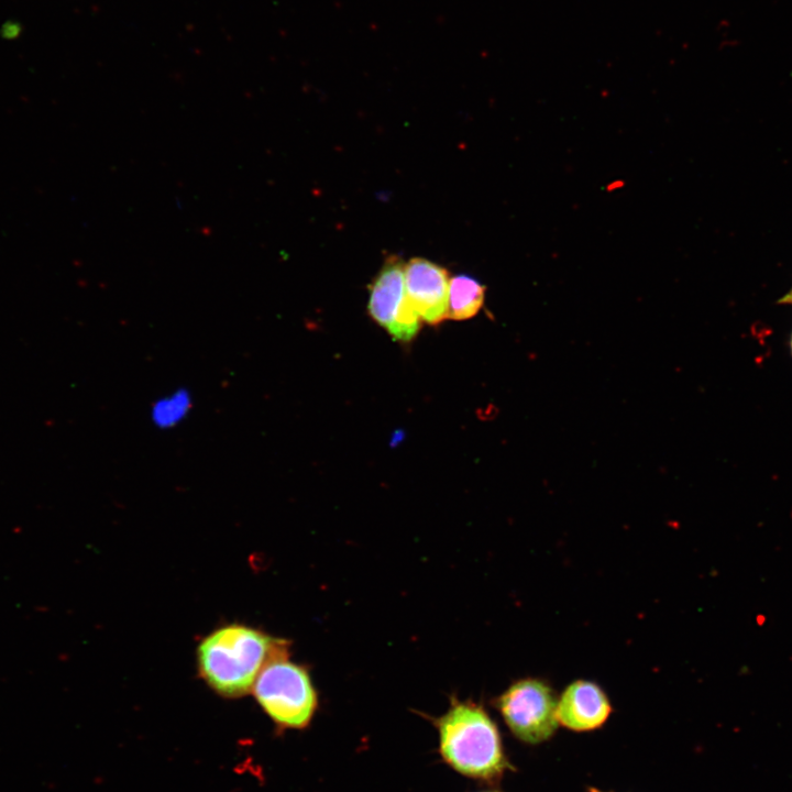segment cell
<instances>
[{"mask_svg": "<svg viewBox=\"0 0 792 792\" xmlns=\"http://www.w3.org/2000/svg\"><path fill=\"white\" fill-rule=\"evenodd\" d=\"M290 652V641L245 623L221 624L196 647L198 676L217 695L240 698L251 693L267 662Z\"/></svg>", "mask_w": 792, "mask_h": 792, "instance_id": "6da1fadb", "label": "cell"}, {"mask_svg": "<svg viewBox=\"0 0 792 792\" xmlns=\"http://www.w3.org/2000/svg\"><path fill=\"white\" fill-rule=\"evenodd\" d=\"M436 725L440 754L459 773L491 781L508 768L498 729L481 705L453 698Z\"/></svg>", "mask_w": 792, "mask_h": 792, "instance_id": "7a4b0ae2", "label": "cell"}, {"mask_svg": "<svg viewBox=\"0 0 792 792\" xmlns=\"http://www.w3.org/2000/svg\"><path fill=\"white\" fill-rule=\"evenodd\" d=\"M251 693L278 729H302L311 722L318 694L308 669L290 659V652L265 664Z\"/></svg>", "mask_w": 792, "mask_h": 792, "instance_id": "3957f363", "label": "cell"}, {"mask_svg": "<svg viewBox=\"0 0 792 792\" xmlns=\"http://www.w3.org/2000/svg\"><path fill=\"white\" fill-rule=\"evenodd\" d=\"M557 702L544 681L526 678L504 691L495 705L518 739L538 744L550 738L558 727Z\"/></svg>", "mask_w": 792, "mask_h": 792, "instance_id": "277c9868", "label": "cell"}, {"mask_svg": "<svg viewBox=\"0 0 792 792\" xmlns=\"http://www.w3.org/2000/svg\"><path fill=\"white\" fill-rule=\"evenodd\" d=\"M404 265L398 256H389L370 285L369 312L394 340L411 341L421 327V319L410 307L405 294Z\"/></svg>", "mask_w": 792, "mask_h": 792, "instance_id": "5b68a950", "label": "cell"}, {"mask_svg": "<svg viewBox=\"0 0 792 792\" xmlns=\"http://www.w3.org/2000/svg\"><path fill=\"white\" fill-rule=\"evenodd\" d=\"M405 294L421 321L438 324L448 319L449 273L422 257H413L404 265Z\"/></svg>", "mask_w": 792, "mask_h": 792, "instance_id": "8992f818", "label": "cell"}, {"mask_svg": "<svg viewBox=\"0 0 792 792\" xmlns=\"http://www.w3.org/2000/svg\"><path fill=\"white\" fill-rule=\"evenodd\" d=\"M612 712L605 692L596 683L578 680L557 702V719L564 727L586 732L601 727Z\"/></svg>", "mask_w": 792, "mask_h": 792, "instance_id": "52a82bcc", "label": "cell"}, {"mask_svg": "<svg viewBox=\"0 0 792 792\" xmlns=\"http://www.w3.org/2000/svg\"><path fill=\"white\" fill-rule=\"evenodd\" d=\"M485 287L469 275H458L450 279L448 318L466 320L482 308Z\"/></svg>", "mask_w": 792, "mask_h": 792, "instance_id": "ba28073f", "label": "cell"}, {"mask_svg": "<svg viewBox=\"0 0 792 792\" xmlns=\"http://www.w3.org/2000/svg\"><path fill=\"white\" fill-rule=\"evenodd\" d=\"M190 407L188 395L176 393L156 403L153 409L154 421L158 426L169 427L179 421Z\"/></svg>", "mask_w": 792, "mask_h": 792, "instance_id": "9c48e42d", "label": "cell"}, {"mask_svg": "<svg viewBox=\"0 0 792 792\" xmlns=\"http://www.w3.org/2000/svg\"><path fill=\"white\" fill-rule=\"evenodd\" d=\"M781 302L792 304V289L781 299Z\"/></svg>", "mask_w": 792, "mask_h": 792, "instance_id": "30bf717a", "label": "cell"}, {"mask_svg": "<svg viewBox=\"0 0 792 792\" xmlns=\"http://www.w3.org/2000/svg\"><path fill=\"white\" fill-rule=\"evenodd\" d=\"M590 792H603V791H600V790H596V789H590Z\"/></svg>", "mask_w": 792, "mask_h": 792, "instance_id": "8fae6325", "label": "cell"}]
</instances>
